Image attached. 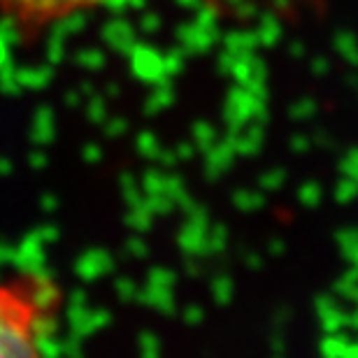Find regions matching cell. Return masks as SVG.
Returning <instances> with one entry per match:
<instances>
[{
    "mask_svg": "<svg viewBox=\"0 0 358 358\" xmlns=\"http://www.w3.org/2000/svg\"><path fill=\"white\" fill-rule=\"evenodd\" d=\"M59 286L40 272L0 277V358H47Z\"/></svg>",
    "mask_w": 358,
    "mask_h": 358,
    "instance_id": "cell-1",
    "label": "cell"
},
{
    "mask_svg": "<svg viewBox=\"0 0 358 358\" xmlns=\"http://www.w3.org/2000/svg\"><path fill=\"white\" fill-rule=\"evenodd\" d=\"M112 0H0V19L19 40H38L54 26Z\"/></svg>",
    "mask_w": 358,
    "mask_h": 358,
    "instance_id": "cell-2",
    "label": "cell"
}]
</instances>
